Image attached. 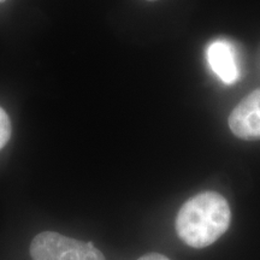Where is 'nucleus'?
Masks as SVG:
<instances>
[{
  "label": "nucleus",
  "mask_w": 260,
  "mask_h": 260,
  "mask_svg": "<svg viewBox=\"0 0 260 260\" xmlns=\"http://www.w3.org/2000/svg\"><path fill=\"white\" fill-rule=\"evenodd\" d=\"M10 136H11V122L5 110L0 107V149L8 144Z\"/></svg>",
  "instance_id": "5"
},
{
  "label": "nucleus",
  "mask_w": 260,
  "mask_h": 260,
  "mask_svg": "<svg viewBox=\"0 0 260 260\" xmlns=\"http://www.w3.org/2000/svg\"><path fill=\"white\" fill-rule=\"evenodd\" d=\"M229 128L236 138L260 140V89H255L237 105L229 116Z\"/></svg>",
  "instance_id": "3"
},
{
  "label": "nucleus",
  "mask_w": 260,
  "mask_h": 260,
  "mask_svg": "<svg viewBox=\"0 0 260 260\" xmlns=\"http://www.w3.org/2000/svg\"><path fill=\"white\" fill-rule=\"evenodd\" d=\"M232 211L222 194L203 191L182 205L175 228L180 239L193 248H205L229 229Z\"/></svg>",
  "instance_id": "1"
},
{
  "label": "nucleus",
  "mask_w": 260,
  "mask_h": 260,
  "mask_svg": "<svg viewBox=\"0 0 260 260\" xmlns=\"http://www.w3.org/2000/svg\"><path fill=\"white\" fill-rule=\"evenodd\" d=\"M149 2H154V0H149Z\"/></svg>",
  "instance_id": "8"
},
{
  "label": "nucleus",
  "mask_w": 260,
  "mask_h": 260,
  "mask_svg": "<svg viewBox=\"0 0 260 260\" xmlns=\"http://www.w3.org/2000/svg\"><path fill=\"white\" fill-rule=\"evenodd\" d=\"M3 2H4V0H0V3H3Z\"/></svg>",
  "instance_id": "7"
},
{
  "label": "nucleus",
  "mask_w": 260,
  "mask_h": 260,
  "mask_svg": "<svg viewBox=\"0 0 260 260\" xmlns=\"http://www.w3.org/2000/svg\"><path fill=\"white\" fill-rule=\"evenodd\" d=\"M138 260H170L168 256L160 254V253H147V254L140 256Z\"/></svg>",
  "instance_id": "6"
},
{
  "label": "nucleus",
  "mask_w": 260,
  "mask_h": 260,
  "mask_svg": "<svg viewBox=\"0 0 260 260\" xmlns=\"http://www.w3.org/2000/svg\"><path fill=\"white\" fill-rule=\"evenodd\" d=\"M32 260H106L92 242L71 239L59 233L42 232L30 243Z\"/></svg>",
  "instance_id": "2"
},
{
  "label": "nucleus",
  "mask_w": 260,
  "mask_h": 260,
  "mask_svg": "<svg viewBox=\"0 0 260 260\" xmlns=\"http://www.w3.org/2000/svg\"><path fill=\"white\" fill-rule=\"evenodd\" d=\"M207 61L211 70L226 84H232L239 79L240 69L237 54L234 45L226 39H217L207 47Z\"/></svg>",
  "instance_id": "4"
}]
</instances>
